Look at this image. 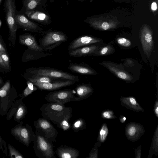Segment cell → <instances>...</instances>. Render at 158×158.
<instances>
[{"label":"cell","mask_w":158,"mask_h":158,"mask_svg":"<svg viewBox=\"0 0 158 158\" xmlns=\"http://www.w3.org/2000/svg\"><path fill=\"white\" fill-rule=\"evenodd\" d=\"M40 110L43 118L57 125L65 119H70L73 116L72 108L56 103L43 104Z\"/></svg>","instance_id":"6da1fadb"},{"label":"cell","mask_w":158,"mask_h":158,"mask_svg":"<svg viewBox=\"0 0 158 158\" xmlns=\"http://www.w3.org/2000/svg\"><path fill=\"white\" fill-rule=\"evenodd\" d=\"M33 148L36 156L39 158H55L52 142L35 131Z\"/></svg>","instance_id":"7a4b0ae2"},{"label":"cell","mask_w":158,"mask_h":158,"mask_svg":"<svg viewBox=\"0 0 158 158\" xmlns=\"http://www.w3.org/2000/svg\"><path fill=\"white\" fill-rule=\"evenodd\" d=\"M4 10L6 18L9 29V40L13 46L15 43L17 26L15 20L16 13L15 0H5Z\"/></svg>","instance_id":"3957f363"},{"label":"cell","mask_w":158,"mask_h":158,"mask_svg":"<svg viewBox=\"0 0 158 158\" xmlns=\"http://www.w3.org/2000/svg\"><path fill=\"white\" fill-rule=\"evenodd\" d=\"M18 97L14 87H11L10 81H7L0 88V115L6 114L15 99Z\"/></svg>","instance_id":"277c9868"},{"label":"cell","mask_w":158,"mask_h":158,"mask_svg":"<svg viewBox=\"0 0 158 158\" xmlns=\"http://www.w3.org/2000/svg\"><path fill=\"white\" fill-rule=\"evenodd\" d=\"M26 73L48 77L55 79L63 80H79L78 76L64 72L60 70L48 67L30 68L26 70Z\"/></svg>","instance_id":"5b68a950"},{"label":"cell","mask_w":158,"mask_h":158,"mask_svg":"<svg viewBox=\"0 0 158 158\" xmlns=\"http://www.w3.org/2000/svg\"><path fill=\"white\" fill-rule=\"evenodd\" d=\"M67 35L62 32L48 31L39 40V45L44 50L49 52L67 41Z\"/></svg>","instance_id":"8992f818"},{"label":"cell","mask_w":158,"mask_h":158,"mask_svg":"<svg viewBox=\"0 0 158 158\" xmlns=\"http://www.w3.org/2000/svg\"><path fill=\"white\" fill-rule=\"evenodd\" d=\"M23 122L21 121L19 123L12 128L10 131L11 134L17 140L28 147L33 142L35 134L33 132L32 127L28 124L23 125Z\"/></svg>","instance_id":"52a82bcc"},{"label":"cell","mask_w":158,"mask_h":158,"mask_svg":"<svg viewBox=\"0 0 158 158\" xmlns=\"http://www.w3.org/2000/svg\"><path fill=\"white\" fill-rule=\"evenodd\" d=\"M34 127L40 134L52 142H56L58 132L49 121L40 118L34 122Z\"/></svg>","instance_id":"ba28073f"},{"label":"cell","mask_w":158,"mask_h":158,"mask_svg":"<svg viewBox=\"0 0 158 158\" xmlns=\"http://www.w3.org/2000/svg\"><path fill=\"white\" fill-rule=\"evenodd\" d=\"M75 91L71 89L52 91L45 96V100L49 103H54L64 105L72 101L75 102Z\"/></svg>","instance_id":"9c48e42d"},{"label":"cell","mask_w":158,"mask_h":158,"mask_svg":"<svg viewBox=\"0 0 158 158\" xmlns=\"http://www.w3.org/2000/svg\"><path fill=\"white\" fill-rule=\"evenodd\" d=\"M28 113L27 107L21 98L15 101L6 114L7 121L12 117L14 120L19 123L26 116Z\"/></svg>","instance_id":"30bf717a"},{"label":"cell","mask_w":158,"mask_h":158,"mask_svg":"<svg viewBox=\"0 0 158 158\" xmlns=\"http://www.w3.org/2000/svg\"><path fill=\"white\" fill-rule=\"evenodd\" d=\"M140 36L143 51L149 58L154 48V42L152 32L147 25L143 26Z\"/></svg>","instance_id":"8fae6325"},{"label":"cell","mask_w":158,"mask_h":158,"mask_svg":"<svg viewBox=\"0 0 158 158\" xmlns=\"http://www.w3.org/2000/svg\"><path fill=\"white\" fill-rule=\"evenodd\" d=\"M145 131L142 125L133 122L127 124L125 129V134L127 139L132 142L139 139L144 134Z\"/></svg>","instance_id":"7c38bea8"},{"label":"cell","mask_w":158,"mask_h":158,"mask_svg":"<svg viewBox=\"0 0 158 158\" xmlns=\"http://www.w3.org/2000/svg\"><path fill=\"white\" fill-rule=\"evenodd\" d=\"M15 20L17 27L24 31L38 33L43 31L41 27L29 20L23 14H17L16 12Z\"/></svg>","instance_id":"4fadbf2b"},{"label":"cell","mask_w":158,"mask_h":158,"mask_svg":"<svg viewBox=\"0 0 158 158\" xmlns=\"http://www.w3.org/2000/svg\"><path fill=\"white\" fill-rule=\"evenodd\" d=\"M76 82V81L64 80L46 82H34L33 84L39 89L46 90H53L62 87L72 85Z\"/></svg>","instance_id":"5bb4252c"},{"label":"cell","mask_w":158,"mask_h":158,"mask_svg":"<svg viewBox=\"0 0 158 158\" xmlns=\"http://www.w3.org/2000/svg\"><path fill=\"white\" fill-rule=\"evenodd\" d=\"M101 41V40L93 36L88 35L81 36L74 39L69 44L68 50L70 51L98 43Z\"/></svg>","instance_id":"9a60e30c"},{"label":"cell","mask_w":158,"mask_h":158,"mask_svg":"<svg viewBox=\"0 0 158 158\" xmlns=\"http://www.w3.org/2000/svg\"><path fill=\"white\" fill-rule=\"evenodd\" d=\"M101 64L121 79L127 81H130L133 79L132 77L118 64L105 62H102Z\"/></svg>","instance_id":"2e32d148"},{"label":"cell","mask_w":158,"mask_h":158,"mask_svg":"<svg viewBox=\"0 0 158 158\" xmlns=\"http://www.w3.org/2000/svg\"><path fill=\"white\" fill-rule=\"evenodd\" d=\"M19 41L20 44L26 46L30 50L41 52L46 51L38 44L35 37L31 34H25L20 35Z\"/></svg>","instance_id":"e0dca14e"},{"label":"cell","mask_w":158,"mask_h":158,"mask_svg":"<svg viewBox=\"0 0 158 158\" xmlns=\"http://www.w3.org/2000/svg\"><path fill=\"white\" fill-rule=\"evenodd\" d=\"M75 102L86 99L93 93L94 89L90 85L82 83L78 85L76 87Z\"/></svg>","instance_id":"ac0fdd59"},{"label":"cell","mask_w":158,"mask_h":158,"mask_svg":"<svg viewBox=\"0 0 158 158\" xmlns=\"http://www.w3.org/2000/svg\"><path fill=\"white\" fill-rule=\"evenodd\" d=\"M95 45L87 46L69 51V54L72 57H79L92 55L99 48Z\"/></svg>","instance_id":"d6986e66"},{"label":"cell","mask_w":158,"mask_h":158,"mask_svg":"<svg viewBox=\"0 0 158 158\" xmlns=\"http://www.w3.org/2000/svg\"><path fill=\"white\" fill-rule=\"evenodd\" d=\"M55 153L60 158H77L80 155L78 150L67 145H61L58 147Z\"/></svg>","instance_id":"ffe728a7"},{"label":"cell","mask_w":158,"mask_h":158,"mask_svg":"<svg viewBox=\"0 0 158 158\" xmlns=\"http://www.w3.org/2000/svg\"><path fill=\"white\" fill-rule=\"evenodd\" d=\"M120 100L121 105L127 109L135 112H143L144 109L133 96H121Z\"/></svg>","instance_id":"44dd1931"},{"label":"cell","mask_w":158,"mask_h":158,"mask_svg":"<svg viewBox=\"0 0 158 158\" xmlns=\"http://www.w3.org/2000/svg\"><path fill=\"white\" fill-rule=\"evenodd\" d=\"M68 69L72 72L82 74L94 75L96 74L94 70L83 63H71Z\"/></svg>","instance_id":"7402d4cb"},{"label":"cell","mask_w":158,"mask_h":158,"mask_svg":"<svg viewBox=\"0 0 158 158\" xmlns=\"http://www.w3.org/2000/svg\"><path fill=\"white\" fill-rule=\"evenodd\" d=\"M90 25L94 28L102 30H107L115 27L116 22L111 20L104 19H94L89 22Z\"/></svg>","instance_id":"603a6c76"},{"label":"cell","mask_w":158,"mask_h":158,"mask_svg":"<svg viewBox=\"0 0 158 158\" xmlns=\"http://www.w3.org/2000/svg\"><path fill=\"white\" fill-rule=\"evenodd\" d=\"M52 54L48 51H39L31 50L27 48L23 54V60L27 61L37 60L41 58L51 56Z\"/></svg>","instance_id":"cb8c5ba5"},{"label":"cell","mask_w":158,"mask_h":158,"mask_svg":"<svg viewBox=\"0 0 158 158\" xmlns=\"http://www.w3.org/2000/svg\"><path fill=\"white\" fill-rule=\"evenodd\" d=\"M25 15L30 19L35 20L44 24L48 23L49 17L45 13L35 10L26 11Z\"/></svg>","instance_id":"d4e9b609"},{"label":"cell","mask_w":158,"mask_h":158,"mask_svg":"<svg viewBox=\"0 0 158 158\" xmlns=\"http://www.w3.org/2000/svg\"><path fill=\"white\" fill-rule=\"evenodd\" d=\"M25 78L32 83L46 82L53 81L55 79L38 74L26 73Z\"/></svg>","instance_id":"484cf974"},{"label":"cell","mask_w":158,"mask_h":158,"mask_svg":"<svg viewBox=\"0 0 158 158\" xmlns=\"http://www.w3.org/2000/svg\"><path fill=\"white\" fill-rule=\"evenodd\" d=\"M158 126H157L153 137L148 158H151L153 155L158 154Z\"/></svg>","instance_id":"4316f807"},{"label":"cell","mask_w":158,"mask_h":158,"mask_svg":"<svg viewBox=\"0 0 158 158\" xmlns=\"http://www.w3.org/2000/svg\"><path fill=\"white\" fill-rule=\"evenodd\" d=\"M108 133V129L107 124L103 123L99 131L98 135L97 140L98 142L103 143L106 139Z\"/></svg>","instance_id":"83f0119b"},{"label":"cell","mask_w":158,"mask_h":158,"mask_svg":"<svg viewBox=\"0 0 158 158\" xmlns=\"http://www.w3.org/2000/svg\"><path fill=\"white\" fill-rule=\"evenodd\" d=\"M27 87L23 91L22 94L19 95L22 99L31 94L33 92L36 90L38 89L37 87H36L32 82L29 81H27Z\"/></svg>","instance_id":"f1b7e54d"},{"label":"cell","mask_w":158,"mask_h":158,"mask_svg":"<svg viewBox=\"0 0 158 158\" xmlns=\"http://www.w3.org/2000/svg\"><path fill=\"white\" fill-rule=\"evenodd\" d=\"M41 0H24L23 2L24 11H31L36 7Z\"/></svg>","instance_id":"f546056e"},{"label":"cell","mask_w":158,"mask_h":158,"mask_svg":"<svg viewBox=\"0 0 158 158\" xmlns=\"http://www.w3.org/2000/svg\"><path fill=\"white\" fill-rule=\"evenodd\" d=\"M114 48L112 46L108 45L99 48L92 55L95 56H103L111 54L114 52Z\"/></svg>","instance_id":"4dcf8cb0"},{"label":"cell","mask_w":158,"mask_h":158,"mask_svg":"<svg viewBox=\"0 0 158 158\" xmlns=\"http://www.w3.org/2000/svg\"><path fill=\"white\" fill-rule=\"evenodd\" d=\"M71 127L74 132H77L86 128V123L83 119L80 118L74 122Z\"/></svg>","instance_id":"1f68e13d"},{"label":"cell","mask_w":158,"mask_h":158,"mask_svg":"<svg viewBox=\"0 0 158 158\" xmlns=\"http://www.w3.org/2000/svg\"><path fill=\"white\" fill-rule=\"evenodd\" d=\"M9 157L11 158H24V156L10 144L8 145Z\"/></svg>","instance_id":"d6a6232c"},{"label":"cell","mask_w":158,"mask_h":158,"mask_svg":"<svg viewBox=\"0 0 158 158\" xmlns=\"http://www.w3.org/2000/svg\"><path fill=\"white\" fill-rule=\"evenodd\" d=\"M101 115L102 118L106 119H114L116 118L113 110L110 109L103 110L101 113Z\"/></svg>","instance_id":"836d02e7"},{"label":"cell","mask_w":158,"mask_h":158,"mask_svg":"<svg viewBox=\"0 0 158 158\" xmlns=\"http://www.w3.org/2000/svg\"><path fill=\"white\" fill-rule=\"evenodd\" d=\"M101 143L99 142L96 143L92 150L89 152L88 158H98V147H100Z\"/></svg>","instance_id":"e575fe53"},{"label":"cell","mask_w":158,"mask_h":158,"mask_svg":"<svg viewBox=\"0 0 158 158\" xmlns=\"http://www.w3.org/2000/svg\"><path fill=\"white\" fill-rule=\"evenodd\" d=\"M69 118L64 119L59 124L57 125V127L64 131L69 130L71 126L69 122Z\"/></svg>","instance_id":"d590c367"},{"label":"cell","mask_w":158,"mask_h":158,"mask_svg":"<svg viewBox=\"0 0 158 158\" xmlns=\"http://www.w3.org/2000/svg\"><path fill=\"white\" fill-rule=\"evenodd\" d=\"M117 41L119 44L124 47H128L131 44L130 40L124 38H118L117 39Z\"/></svg>","instance_id":"8d00e7d4"},{"label":"cell","mask_w":158,"mask_h":158,"mask_svg":"<svg viewBox=\"0 0 158 158\" xmlns=\"http://www.w3.org/2000/svg\"><path fill=\"white\" fill-rule=\"evenodd\" d=\"M0 55L6 67L10 70V60L6 52L0 51Z\"/></svg>","instance_id":"74e56055"},{"label":"cell","mask_w":158,"mask_h":158,"mask_svg":"<svg viewBox=\"0 0 158 158\" xmlns=\"http://www.w3.org/2000/svg\"><path fill=\"white\" fill-rule=\"evenodd\" d=\"M0 149L6 156L8 155L6 144L5 141L3 140L0 135Z\"/></svg>","instance_id":"f35d334b"},{"label":"cell","mask_w":158,"mask_h":158,"mask_svg":"<svg viewBox=\"0 0 158 158\" xmlns=\"http://www.w3.org/2000/svg\"><path fill=\"white\" fill-rule=\"evenodd\" d=\"M10 70L6 66L0 55V71L3 72H6Z\"/></svg>","instance_id":"ab89813d"},{"label":"cell","mask_w":158,"mask_h":158,"mask_svg":"<svg viewBox=\"0 0 158 158\" xmlns=\"http://www.w3.org/2000/svg\"><path fill=\"white\" fill-rule=\"evenodd\" d=\"M141 145H139L137 148L135 149L136 158H140L141 157Z\"/></svg>","instance_id":"60d3db41"},{"label":"cell","mask_w":158,"mask_h":158,"mask_svg":"<svg viewBox=\"0 0 158 158\" xmlns=\"http://www.w3.org/2000/svg\"><path fill=\"white\" fill-rule=\"evenodd\" d=\"M153 109L154 112L156 116L158 118V101L157 99L155 101Z\"/></svg>","instance_id":"b9f144b4"},{"label":"cell","mask_w":158,"mask_h":158,"mask_svg":"<svg viewBox=\"0 0 158 158\" xmlns=\"http://www.w3.org/2000/svg\"><path fill=\"white\" fill-rule=\"evenodd\" d=\"M127 118L126 117L123 115H120L119 117V119L120 122L122 123H124L126 120Z\"/></svg>","instance_id":"7bdbcfd3"},{"label":"cell","mask_w":158,"mask_h":158,"mask_svg":"<svg viewBox=\"0 0 158 158\" xmlns=\"http://www.w3.org/2000/svg\"><path fill=\"white\" fill-rule=\"evenodd\" d=\"M157 9V6L156 2H153L151 4V9L153 11H155Z\"/></svg>","instance_id":"ee69618b"},{"label":"cell","mask_w":158,"mask_h":158,"mask_svg":"<svg viewBox=\"0 0 158 158\" xmlns=\"http://www.w3.org/2000/svg\"><path fill=\"white\" fill-rule=\"evenodd\" d=\"M0 51H2L4 52H6V48H5L4 45L0 42Z\"/></svg>","instance_id":"f6af8a7d"},{"label":"cell","mask_w":158,"mask_h":158,"mask_svg":"<svg viewBox=\"0 0 158 158\" xmlns=\"http://www.w3.org/2000/svg\"><path fill=\"white\" fill-rule=\"evenodd\" d=\"M127 65H133L134 62L131 60H127Z\"/></svg>","instance_id":"bcb514c9"},{"label":"cell","mask_w":158,"mask_h":158,"mask_svg":"<svg viewBox=\"0 0 158 158\" xmlns=\"http://www.w3.org/2000/svg\"><path fill=\"white\" fill-rule=\"evenodd\" d=\"M3 83V80L1 77L0 76V86L2 85V84Z\"/></svg>","instance_id":"7dc6e473"},{"label":"cell","mask_w":158,"mask_h":158,"mask_svg":"<svg viewBox=\"0 0 158 158\" xmlns=\"http://www.w3.org/2000/svg\"><path fill=\"white\" fill-rule=\"evenodd\" d=\"M2 0H0V5Z\"/></svg>","instance_id":"c3c4849f"}]
</instances>
